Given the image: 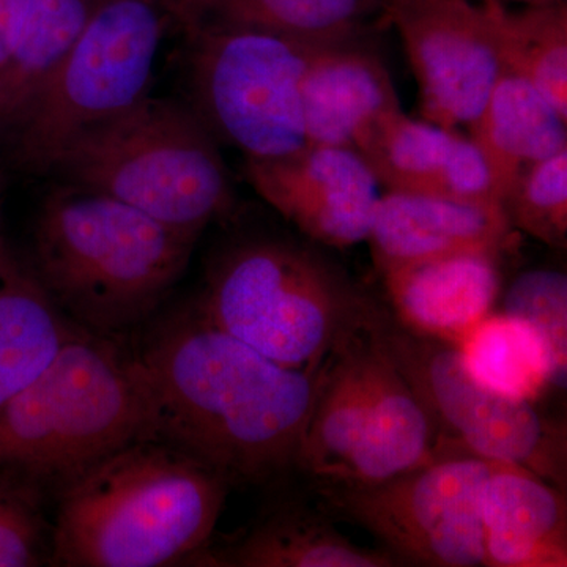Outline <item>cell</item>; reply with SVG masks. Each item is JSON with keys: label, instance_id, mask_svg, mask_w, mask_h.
<instances>
[{"label": "cell", "instance_id": "cell-1", "mask_svg": "<svg viewBox=\"0 0 567 567\" xmlns=\"http://www.w3.org/2000/svg\"><path fill=\"white\" fill-rule=\"evenodd\" d=\"M132 350L147 439L169 443L230 486L297 468L320 371L286 368L226 333L196 300L140 328Z\"/></svg>", "mask_w": 567, "mask_h": 567}, {"label": "cell", "instance_id": "cell-2", "mask_svg": "<svg viewBox=\"0 0 567 567\" xmlns=\"http://www.w3.org/2000/svg\"><path fill=\"white\" fill-rule=\"evenodd\" d=\"M229 488L221 473L192 454L159 440H136L55 495L50 565L193 561L207 547Z\"/></svg>", "mask_w": 567, "mask_h": 567}, {"label": "cell", "instance_id": "cell-3", "mask_svg": "<svg viewBox=\"0 0 567 567\" xmlns=\"http://www.w3.org/2000/svg\"><path fill=\"white\" fill-rule=\"evenodd\" d=\"M196 244L107 194L61 182L37 213L29 268L70 322L125 338L167 305Z\"/></svg>", "mask_w": 567, "mask_h": 567}, {"label": "cell", "instance_id": "cell-4", "mask_svg": "<svg viewBox=\"0 0 567 567\" xmlns=\"http://www.w3.org/2000/svg\"><path fill=\"white\" fill-rule=\"evenodd\" d=\"M123 339L78 328L52 363L0 406V473L58 495L96 462L147 439Z\"/></svg>", "mask_w": 567, "mask_h": 567}, {"label": "cell", "instance_id": "cell-5", "mask_svg": "<svg viewBox=\"0 0 567 567\" xmlns=\"http://www.w3.org/2000/svg\"><path fill=\"white\" fill-rule=\"evenodd\" d=\"M311 244L279 235L230 241L213 257L194 300L216 327L268 360L320 368L374 298Z\"/></svg>", "mask_w": 567, "mask_h": 567}, {"label": "cell", "instance_id": "cell-6", "mask_svg": "<svg viewBox=\"0 0 567 567\" xmlns=\"http://www.w3.org/2000/svg\"><path fill=\"white\" fill-rule=\"evenodd\" d=\"M47 175L107 194L199 240L229 210L219 142L189 103L148 95L74 137Z\"/></svg>", "mask_w": 567, "mask_h": 567}, {"label": "cell", "instance_id": "cell-7", "mask_svg": "<svg viewBox=\"0 0 567 567\" xmlns=\"http://www.w3.org/2000/svg\"><path fill=\"white\" fill-rule=\"evenodd\" d=\"M177 0H99L58 70L10 123L17 162L47 175L74 137L151 95Z\"/></svg>", "mask_w": 567, "mask_h": 567}, {"label": "cell", "instance_id": "cell-8", "mask_svg": "<svg viewBox=\"0 0 567 567\" xmlns=\"http://www.w3.org/2000/svg\"><path fill=\"white\" fill-rule=\"evenodd\" d=\"M364 323L427 413L439 456L464 453L516 464L566 491L565 424L547 420L532 402L481 385L456 346L406 330L375 300Z\"/></svg>", "mask_w": 567, "mask_h": 567}, {"label": "cell", "instance_id": "cell-9", "mask_svg": "<svg viewBox=\"0 0 567 567\" xmlns=\"http://www.w3.org/2000/svg\"><path fill=\"white\" fill-rule=\"evenodd\" d=\"M183 32L189 104L216 141L246 159L279 158L308 145L301 82L322 44L207 22H194Z\"/></svg>", "mask_w": 567, "mask_h": 567}, {"label": "cell", "instance_id": "cell-10", "mask_svg": "<svg viewBox=\"0 0 567 567\" xmlns=\"http://www.w3.org/2000/svg\"><path fill=\"white\" fill-rule=\"evenodd\" d=\"M494 466L472 454H440L380 483L323 484L319 494L336 513L379 537L395 559L487 566L481 507Z\"/></svg>", "mask_w": 567, "mask_h": 567}, {"label": "cell", "instance_id": "cell-11", "mask_svg": "<svg viewBox=\"0 0 567 567\" xmlns=\"http://www.w3.org/2000/svg\"><path fill=\"white\" fill-rule=\"evenodd\" d=\"M383 10L404 43L424 121L468 126L502 74L486 0H385Z\"/></svg>", "mask_w": 567, "mask_h": 567}, {"label": "cell", "instance_id": "cell-12", "mask_svg": "<svg viewBox=\"0 0 567 567\" xmlns=\"http://www.w3.org/2000/svg\"><path fill=\"white\" fill-rule=\"evenodd\" d=\"M256 193L308 240L344 249L368 240L379 183L353 148L306 145L270 159H246Z\"/></svg>", "mask_w": 567, "mask_h": 567}, {"label": "cell", "instance_id": "cell-13", "mask_svg": "<svg viewBox=\"0 0 567 567\" xmlns=\"http://www.w3.org/2000/svg\"><path fill=\"white\" fill-rule=\"evenodd\" d=\"M354 151L388 193L502 207L475 142L457 128L413 121L398 110L375 122Z\"/></svg>", "mask_w": 567, "mask_h": 567}, {"label": "cell", "instance_id": "cell-14", "mask_svg": "<svg viewBox=\"0 0 567 567\" xmlns=\"http://www.w3.org/2000/svg\"><path fill=\"white\" fill-rule=\"evenodd\" d=\"M513 226L498 205L456 203L420 194L385 193L377 203L368 240L377 270L483 252L499 256Z\"/></svg>", "mask_w": 567, "mask_h": 567}, {"label": "cell", "instance_id": "cell-15", "mask_svg": "<svg viewBox=\"0 0 567 567\" xmlns=\"http://www.w3.org/2000/svg\"><path fill=\"white\" fill-rule=\"evenodd\" d=\"M499 256L470 252L382 271L390 315L406 330L457 346L499 293Z\"/></svg>", "mask_w": 567, "mask_h": 567}, {"label": "cell", "instance_id": "cell-16", "mask_svg": "<svg viewBox=\"0 0 567 567\" xmlns=\"http://www.w3.org/2000/svg\"><path fill=\"white\" fill-rule=\"evenodd\" d=\"M372 39L322 44L301 82L308 145L357 147L375 122L402 110L390 71Z\"/></svg>", "mask_w": 567, "mask_h": 567}, {"label": "cell", "instance_id": "cell-17", "mask_svg": "<svg viewBox=\"0 0 567 567\" xmlns=\"http://www.w3.org/2000/svg\"><path fill=\"white\" fill-rule=\"evenodd\" d=\"M481 517L487 566H567L565 491L524 466L495 462Z\"/></svg>", "mask_w": 567, "mask_h": 567}, {"label": "cell", "instance_id": "cell-18", "mask_svg": "<svg viewBox=\"0 0 567 567\" xmlns=\"http://www.w3.org/2000/svg\"><path fill=\"white\" fill-rule=\"evenodd\" d=\"M363 327L368 417L349 477L339 484L380 483L439 456L423 405L365 327L364 317Z\"/></svg>", "mask_w": 567, "mask_h": 567}, {"label": "cell", "instance_id": "cell-19", "mask_svg": "<svg viewBox=\"0 0 567 567\" xmlns=\"http://www.w3.org/2000/svg\"><path fill=\"white\" fill-rule=\"evenodd\" d=\"M468 128L502 207L522 171L567 151V118L532 84L505 71Z\"/></svg>", "mask_w": 567, "mask_h": 567}, {"label": "cell", "instance_id": "cell-20", "mask_svg": "<svg viewBox=\"0 0 567 567\" xmlns=\"http://www.w3.org/2000/svg\"><path fill=\"white\" fill-rule=\"evenodd\" d=\"M78 328L0 240V406L52 363Z\"/></svg>", "mask_w": 567, "mask_h": 567}, {"label": "cell", "instance_id": "cell-21", "mask_svg": "<svg viewBox=\"0 0 567 567\" xmlns=\"http://www.w3.org/2000/svg\"><path fill=\"white\" fill-rule=\"evenodd\" d=\"M234 567H391L390 551L369 550L347 539L308 507L281 505L265 514L234 546L207 557Z\"/></svg>", "mask_w": 567, "mask_h": 567}, {"label": "cell", "instance_id": "cell-22", "mask_svg": "<svg viewBox=\"0 0 567 567\" xmlns=\"http://www.w3.org/2000/svg\"><path fill=\"white\" fill-rule=\"evenodd\" d=\"M383 6L385 0H213L196 22L306 43H344L388 28Z\"/></svg>", "mask_w": 567, "mask_h": 567}, {"label": "cell", "instance_id": "cell-23", "mask_svg": "<svg viewBox=\"0 0 567 567\" xmlns=\"http://www.w3.org/2000/svg\"><path fill=\"white\" fill-rule=\"evenodd\" d=\"M502 71L532 84L567 118V3H529L513 9L486 0Z\"/></svg>", "mask_w": 567, "mask_h": 567}, {"label": "cell", "instance_id": "cell-24", "mask_svg": "<svg viewBox=\"0 0 567 567\" xmlns=\"http://www.w3.org/2000/svg\"><path fill=\"white\" fill-rule=\"evenodd\" d=\"M99 0H31L20 35L0 66V128L50 80L91 20Z\"/></svg>", "mask_w": 567, "mask_h": 567}, {"label": "cell", "instance_id": "cell-25", "mask_svg": "<svg viewBox=\"0 0 567 567\" xmlns=\"http://www.w3.org/2000/svg\"><path fill=\"white\" fill-rule=\"evenodd\" d=\"M456 347L466 372L495 393L533 404L555 386L543 339L516 317L491 312Z\"/></svg>", "mask_w": 567, "mask_h": 567}, {"label": "cell", "instance_id": "cell-26", "mask_svg": "<svg viewBox=\"0 0 567 567\" xmlns=\"http://www.w3.org/2000/svg\"><path fill=\"white\" fill-rule=\"evenodd\" d=\"M507 221L544 245L567 246V151L522 171L503 200Z\"/></svg>", "mask_w": 567, "mask_h": 567}, {"label": "cell", "instance_id": "cell-27", "mask_svg": "<svg viewBox=\"0 0 567 567\" xmlns=\"http://www.w3.org/2000/svg\"><path fill=\"white\" fill-rule=\"evenodd\" d=\"M503 312L522 320L546 346L555 386H566L567 278L557 270H532L518 276L507 290Z\"/></svg>", "mask_w": 567, "mask_h": 567}, {"label": "cell", "instance_id": "cell-28", "mask_svg": "<svg viewBox=\"0 0 567 567\" xmlns=\"http://www.w3.org/2000/svg\"><path fill=\"white\" fill-rule=\"evenodd\" d=\"M35 488L0 473V567L51 563V524Z\"/></svg>", "mask_w": 567, "mask_h": 567}, {"label": "cell", "instance_id": "cell-29", "mask_svg": "<svg viewBox=\"0 0 567 567\" xmlns=\"http://www.w3.org/2000/svg\"><path fill=\"white\" fill-rule=\"evenodd\" d=\"M31 0H0V66L13 50Z\"/></svg>", "mask_w": 567, "mask_h": 567}, {"label": "cell", "instance_id": "cell-30", "mask_svg": "<svg viewBox=\"0 0 567 567\" xmlns=\"http://www.w3.org/2000/svg\"><path fill=\"white\" fill-rule=\"evenodd\" d=\"M213 0H177L175 2V24L178 29L188 28L203 17Z\"/></svg>", "mask_w": 567, "mask_h": 567}, {"label": "cell", "instance_id": "cell-31", "mask_svg": "<svg viewBox=\"0 0 567 567\" xmlns=\"http://www.w3.org/2000/svg\"><path fill=\"white\" fill-rule=\"evenodd\" d=\"M496 2L505 3V6H511V3H518V6H529V3L548 2V0H496Z\"/></svg>", "mask_w": 567, "mask_h": 567}]
</instances>
